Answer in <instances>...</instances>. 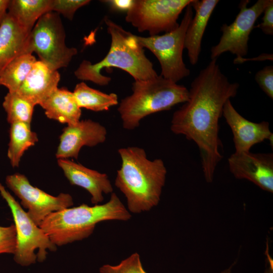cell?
<instances>
[{"label": "cell", "instance_id": "cell-30", "mask_svg": "<svg viewBox=\"0 0 273 273\" xmlns=\"http://www.w3.org/2000/svg\"><path fill=\"white\" fill-rule=\"evenodd\" d=\"M103 2L107 4L113 11L127 12L131 8L133 0H110Z\"/></svg>", "mask_w": 273, "mask_h": 273}, {"label": "cell", "instance_id": "cell-31", "mask_svg": "<svg viewBox=\"0 0 273 273\" xmlns=\"http://www.w3.org/2000/svg\"><path fill=\"white\" fill-rule=\"evenodd\" d=\"M273 55L270 54H263L260 55L259 56L253 58L245 59L244 58H235L234 60V64H241L247 61H265L273 60Z\"/></svg>", "mask_w": 273, "mask_h": 273}, {"label": "cell", "instance_id": "cell-2", "mask_svg": "<svg viewBox=\"0 0 273 273\" xmlns=\"http://www.w3.org/2000/svg\"><path fill=\"white\" fill-rule=\"evenodd\" d=\"M121 160L115 180L123 194L128 211L133 213L148 211L160 200L167 174L161 159L150 160L142 148L131 146L118 150Z\"/></svg>", "mask_w": 273, "mask_h": 273}, {"label": "cell", "instance_id": "cell-26", "mask_svg": "<svg viewBox=\"0 0 273 273\" xmlns=\"http://www.w3.org/2000/svg\"><path fill=\"white\" fill-rule=\"evenodd\" d=\"M90 2L89 0H52V12L72 20L76 11Z\"/></svg>", "mask_w": 273, "mask_h": 273}, {"label": "cell", "instance_id": "cell-29", "mask_svg": "<svg viewBox=\"0 0 273 273\" xmlns=\"http://www.w3.org/2000/svg\"><path fill=\"white\" fill-rule=\"evenodd\" d=\"M261 23L255 26L259 28L265 34H273V1L264 9Z\"/></svg>", "mask_w": 273, "mask_h": 273}, {"label": "cell", "instance_id": "cell-10", "mask_svg": "<svg viewBox=\"0 0 273 273\" xmlns=\"http://www.w3.org/2000/svg\"><path fill=\"white\" fill-rule=\"evenodd\" d=\"M272 0H258L251 7L249 1H242L240 11L235 20L230 25L223 24L219 41L210 50L211 60L217 59L225 52L236 56V58H244L248 54L249 35L255 27L258 18Z\"/></svg>", "mask_w": 273, "mask_h": 273}, {"label": "cell", "instance_id": "cell-13", "mask_svg": "<svg viewBox=\"0 0 273 273\" xmlns=\"http://www.w3.org/2000/svg\"><path fill=\"white\" fill-rule=\"evenodd\" d=\"M106 128L91 119L79 121L67 125L62 130L56 153L58 159H77L83 146L94 147L104 143L107 137Z\"/></svg>", "mask_w": 273, "mask_h": 273}, {"label": "cell", "instance_id": "cell-23", "mask_svg": "<svg viewBox=\"0 0 273 273\" xmlns=\"http://www.w3.org/2000/svg\"><path fill=\"white\" fill-rule=\"evenodd\" d=\"M37 61L32 54L20 56L11 61L0 73V86L8 92H16Z\"/></svg>", "mask_w": 273, "mask_h": 273}, {"label": "cell", "instance_id": "cell-3", "mask_svg": "<svg viewBox=\"0 0 273 273\" xmlns=\"http://www.w3.org/2000/svg\"><path fill=\"white\" fill-rule=\"evenodd\" d=\"M107 31L111 37L110 49L100 61L92 64L83 60L74 71L79 79L90 81L99 85L109 84L111 78L103 75L104 68L115 67L130 75L134 80H145L158 75L152 63L146 57L144 48L136 35L126 31L108 17L104 18Z\"/></svg>", "mask_w": 273, "mask_h": 273}, {"label": "cell", "instance_id": "cell-16", "mask_svg": "<svg viewBox=\"0 0 273 273\" xmlns=\"http://www.w3.org/2000/svg\"><path fill=\"white\" fill-rule=\"evenodd\" d=\"M60 80L58 70L37 60L16 93L34 105H40L59 88Z\"/></svg>", "mask_w": 273, "mask_h": 273}, {"label": "cell", "instance_id": "cell-7", "mask_svg": "<svg viewBox=\"0 0 273 273\" xmlns=\"http://www.w3.org/2000/svg\"><path fill=\"white\" fill-rule=\"evenodd\" d=\"M0 195L11 210L16 229L17 246L14 261L23 266L34 264L36 260L43 262L47 258L48 250L55 251L57 246L1 183Z\"/></svg>", "mask_w": 273, "mask_h": 273}, {"label": "cell", "instance_id": "cell-28", "mask_svg": "<svg viewBox=\"0 0 273 273\" xmlns=\"http://www.w3.org/2000/svg\"><path fill=\"white\" fill-rule=\"evenodd\" d=\"M255 80L262 90L273 99V66L264 67L255 75Z\"/></svg>", "mask_w": 273, "mask_h": 273}, {"label": "cell", "instance_id": "cell-1", "mask_svg": "<svg viewBox=\"0 0 273 273\" xmlns=\"http://www.w3.org/2000/svg\"><path fill=\"white\" fill-rule=\"evenodd\" d=\"M239 88V83L230 82L221 72L217 59L211 60L192 82L188 100L172 115L171 131L196 144L209 183L222 158L219 119L224 104L237 95Z\"/></svg>", "mask_w": 273, "mask_h": 273}, {"label": "cell", "instance_id": "cell-15", "mask_svg": "<svg viewBox=\"0 0 273 273\" xmlns=\"http://www.w3.org/2000/svg\"><path fill=\"white\" fill-rule=\"evenodd\" d=\"M58 164L71 185L81 187L89 193L92 204L102 202L103 194L113 193V187L106 174L68 159H58Z\"/></svg>", "mask_w": 273, "mask_h": 273}, {"label": "cell", "instance_id": "cell-9", "mask_svg": "<svg viewBox=\"0 0 273 273\" xmlns=\"http://www.w3.org/2000/svg\"><path fill=\"white\" fill-rule=\"evenodd\" d=\"M193 0H133L126 12V21L139 32L150 36L170 32L176 28L182 11Z\"/></svg>", "mask_w": 273, "mask_h": 273}, {"label": "cell", "instance_id": "cell-19", "mask_svg": "<svg viewBox=\"0 0 273 273\" xmlns=\"http://www.w3.org/2000/svg\"><path fill=\"white\" fill-rule=\"evenodd\" d=\"M40 106L48 118L60 123L71 125L80 120L81 110L73 93L66 88H58Z\"/></svg>", "mask_w": 273, "mask_h": 273}, {"label": "cell", "instance_id": "cell-21", "mask_svg": "<svg viewBox=\"0 0 273 273\" xmlns=\"http://www.w3.org/2000/svg\"><path fill=\"white\" fill-rule=\"evenodd\" d=\"M9 138L7 157L11 166L17 167L24 153L38 142L37 135L30 123L15 122L10 124Z\"/></svg>", "mask_w": 273, "mask_h": 273}, {"label": "cell", "instance_id": "cell-6", "mask_svg": "<svg viewBox=\"0 0 273 273\" xmlns=\"http://www.w3.org/2000/svg\"><path fill=\"white\" fill-rule=\"evenodd\" d=\"M193 17V8L189 5L181 22L173 30L148 37L136 35L142 47L150 50L158 60L161 70L160 75L174 83L190 74L184 62L183 53L186 33Z\"/></svg>", "mask_w": 273, "mask_h": 273}, {"label": "cell", "instance_id": "cell-12", "mask_svg": "<svg viewBox=\"0 0 273 273\" xmlns=\"http://www.w3.org/2000/svg\"><path fill=\"white\" fill-rule=\"evenodd\" d=\"M229 169L237 179H247L262 190L273 192V154L234 152L228 158Z\"/></svg>", "mask_w": 273, "mask_h": 273}, {"label": "cell", "instance_id": "cell-20", "mask_svg": "<svg viewBox=\"0 0 273 273\" xmlns=\"http://www.w3.org/2000/svg\"><path fill=\"white\" fill-rule=\"evenodd\" d=\"M52 0H10L8 13L23 28L31 31L38 19L52 12Z\"/></svg>", "mask_w": 273, "mask_h": 273}, {"label": "cell", "instance_id": "cell-14", "mask_svg": "<svg viewBox=\"0 0 273 273\" xmlns=\"http://www.w3.org/2000/svg\"><path fill=\"white\" fill-rule=\"evenodd\" d=\"M222 115L232 131L235 152H249L252 146L265 140L272 141L268 122L247 120L236 110L230 100L224 104Z\"/></svg>", "mask_w": 273, "mask_h": 273}, {"label": "cell", "instance_id": "cell-33", "mask_svg": "<svg viewBox=\"0 0 273 273\" xmlns=\"http://www.w3.org/2000/svg\"><path fill=\"white\" fill-rule=\"evenodd\" d=\"M231 268H229V269H227L223 271H222L220 273H231Z\"/></svg>", "mask_w": 273, "mask_h": 273}, {"label": "cell", "instance_id": "cell-5", "mask_svg": "<svg viewBox=\"0 0 273 273\" xmlns=\"http://www.w3.org/2000/svg\"><path fill=\"white\" fill-rule=\"evenodd\" d=\"M132 94L123 99L118 111L124 129L137 128L140 121L152 114L170 110L188 100L189 89L160 75L145 80H134Z\"/></svg>", "mask_w": 273, "mask_h": 273}, {"label": "cell", "instance_id": "cell-24", "mask_svg": "<svg viewBox=\"0 0 273 273\" xmlns=\"http://www.w3.org/2000/svg\"><path fill=\"white\" fill-rule=\"evenodd\" d=\"M2 105L10 124L15 122L31 124L35 105L16 92H8Z\"/></svg>", "mask_w": 273, "mask_h": 273}, {"label": "cell", "instance_id": "cell-18", "mask_svg": "<svg viewBox=\"0 0 273 273\" xmlns=\"http://www.w3.org/2000/svg\"><path fill=\"white\" fill-rule=\"evenodd\" d=\"M219 2L218 0H193L190 4L195 10V14L187 30L184 48L188 51L189 61L193 65L198 63L204 32Z\"/></svg>", "mask_w": 273, "mask_h": 273}, {"label": "cell", "instance_id": "cell-22", "mask_svg": "<svg viewBox=\"0 0 273 273\" xmlns=\"http://www.w3.org/2000/svg\"><path fill=\"white\" fill-rule=\"evenodd\" d=\"M73 93L80 109L85 108L95 112L107 111L118 103L116 94L103 93L90 87L83 82L76 85Z\"/></svg>", "mask_w": 273, "mask_h": 273}, {"label": "cell", "instance_id": "cell-32", "mask_svg": "<svg viewBox=\"0 0 273 273\" xmlns=\"http://www.w3.org/2000/svg\"><path fill=\"white\" fill-rule=\"evenodd\" d=\"M10 0H0V25L6 17Z\"/></svg>", "mask_w": 273, "mask_h": 273}, {"label": "cell", "instance_id": "cell-8", "mask_svg": "<svg viewBox=\"0 0 273 273\" xmlns=\"http://www.w3.org/2000/svg\"><path fill=\"white\" fill-rule=\"evenodd\" d=\"M65 32L59 14L48 12L37 21L30 34V48L39 60L54 70L66 67L77 50L65 43Z\"/></svg>", "mask_w": 273, "mask_h": 273}, {"label": "cell", "instance_id": "cell-4", "mask_svg": "<svg viewBox=\"0 0 273 273\" xmlns=\"http://www.w3.org/2000/svg\"><path fill=\"white\" fill-rule=\"evenodd\" d=\"M131 216L118 196L113 192L105 204L92 206L82 204L53 212L39 226L53 244L61 246L88 238L98 223L127 221Z\"/></svg>", "mask_w": 273, "mask_h": 273}, {"label": "cell", "instance_id": "cell-11", "mask_svg": "<svg viewBox=\"0 0 273 273\" xmlns=\"http://www.w3.org/2000/svg\"><path fill=\"white\" fill-rule=\"evenodd\" d=\"M7 186L21 200L20 205L27 209L29 217L38 226L51 213L71 207L73 205L72 196L61 193L54 196L33 186L27 177L20 173L7 175Z\"/></svg>", "mask_w": 273, "mask_h": 273}, {"label": "cell", "instance_id": "cell-27", "mask_svg": "<svg viewBox=\"0 0 273 273\" xmlns=\"http://www.w3.org/2000/svg\"><path fill=\"white\" fill-rule=\"evenodd\" d=\"M16 246V232L14 224L7 226L0 225V254H14Z\"/></svg>", "mask_w": 273, "mask_h": 273}, {"label": "cell", "instance_id": "cell-25", "mask_svg": "<svg viewBox=\"0 0 273 273\" xmlns=\"http://www.w3.org/2000/svg\"><path fill=\"white\" fill-rule=\"evenodd\" d=\"M100 273H147L144 269L139 254L135 252L116 265L105 264Z\"/></svg>", "mask_w": 273, "mask_h": 273}, {"label": "cell", "instance_id": "cell-17", "mask_svg": "<svg viewBox=\"0 0 273 273\" xmlns=\"http://www.w3.org/2000/svg\"><path fill=\"white\" fill-rule=\"evenodd\" d=\"M7 13L0 25V73L17 57L32 54L30 34Z\"/></svg>", "mask_w": 273, "mask_h": 273}]
</instances>
